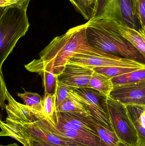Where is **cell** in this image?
I'll return each instance as SVG.
<instances>
[{"mask_svg": "<svg viewBox=\"0 0 145 146\" xmlns=\"http://www.w3.org/2000/svg\"><path fill=\"white\" fill-rule=\"evenodd\" d=\"M110 98L127 106H145V85L133 83L115 86Z\"/></svg>", "mask_w": 145, "mask_h": 146, "instance_id": "cell-6", "label": "cell"}, {"mask_svg": "<svg viewBox=\"0 0 145 146\" xmlns=\"http://www.w3.org/2000/svg\"><path fill=\"white\" fill-rule=\"evenodd\" d=\"M93 69L95 72L102 74L112 79L139 69L122 67H98L93 68Z\"/></svg>", "mask_w": 145, "mask_h": 146, "instance_id": "cell-18", "label": "cell"}, {"mask_svg": "<svg viewBox=\"0 0 145 146\" xmlns=\"http://www.w3.org/2000/svg\"><path fill=\"white\" fill-rule=\"evenodd\" d=\"M75 89V88L68 86L58 80L56 94V107L65 100L70 91Z\"/></svg>", "mask_w": 145, "mask_h": 146, "instance_id": "cell-21", "label": "cell"}, {"mask_svg": "<svg viewBox=\"0 0 145 146\" xmlns=\"http://www.w3.org/2000/svg\"><path fill=\"white\" fill-rule=\"evenodd\" d=\"M138 31L145 38V27L140 28L139 29Z\"/></svg>", "mask_w": 145, "mask_h": 146, "instance_id": "cell-24", "label": "cell"}, {"mask_svg": "<svg viewBox=\"0 0 145 146\" xmlns=\"http://www.w3.org/2000/svg\"><path fill=\"white\" fill-rule=\"evenodd\" d=\"M94 120L99 135L106 145L108 146H128L120 140L114 132Z\"/></svg>", "mask_w": 145, "mask_h": 146, "instance_id": "cell-14", "label": "cell"}, {"mask_svg": "<svg viewBox=\"0 0 145 146\" xmlns=\"http://www.w3.org/2000/svg\"><path fill=\"white\" fill-rule=\"evenodd\" d=\"M87 24L71 28L65 34L54 38L34 59L25 67L29 72L38 74L52 71L58 76L66 65L77 54H94L99 50L89 44L86 35Z\"/></svg>", "mask_w": 145, "mask_h": 146, "instance_id": "cell-1", "label": "cell"}, {"mask_svg": "<svg viewBox=\"0 0 145 146\" xmlns=\"http://www.w3.org/2000/svg\"><path fill=\"white\" fill-rule=\"evenodd\" d=\"M39 74L42 79L45 94H56L58 85V76L52 71H43Z\"/></svg>", "mask_w": 145, "mask_h": 146, "instance_id": "cell-17", "label": "cell"}, {"mask_svg": "<svg viewBox=\"0 0 145 146\" xmlns=\"http://www.w3.org/2000/svg\"><path fill=\"white\" fill-rule=\"evenodd\" d=\"M114 87L112 78L94 72L90 80L88 88L98 91L106 98H110L111 94Z\"/></svg>", "mask_w": 145, "mask_h": 146, "instance_id": "cell-12", "label": "cell"}, {"mask_svg": "<svg viewBox=\"0 0 145 146\" xmlns=\"http://www.w3.org/2000/svg\"><path fill=\"white\" fill-rule=\"evenodd\" d=\"M145 78V68H144L113 77L112 79V80L114 86H115L134 83Z\"/></svg>", "mask_w": 145, "mask_h": 146, "instance_id": "cell-16", "label": "cell"}, {"mask_svg": "<svg viewBox=\"0 0 145 146\" xmlns=\"http://www.w3.org/2000/svg\"><path fill=\"white\" fill-rule=\"evenodd\" d=\"M117 5L120 24L138 31L140 26L135 14L133 0H117Z\"/></svg>", "mask_w": 145, "mask_h": 146, "instance_id": "cell-10", "label": "cell"}, {"mask_svg": "<svg viewBox=\"0 0 145 146\" xmlns=\"http://www.w3.org/2000/svg\"><path fill=\"white\" fill-rule=\"evenodd\" d=\"M144 27H145V26H144Z\"/></svg>", "mask_w": 145, "mask_h": 146, "instance_id": "cell-29", "label": "cell"}, {"mask_svg": "<svg viewBox=\"0 0 145 146\" xmlns=\"http://www.w3.org/2000/svg\"><path fill=\"white\" fill-rule=\"evenodd\" d=\"M30 0H0V7L28 5Z\"/></svg>", "mask_w": 145, "mask_h": 146, "instance_id": "cell-23", "label": "cell"}, {"mask_svg": "<svg viewBox=\"0 0 145 146\" xmlns=\"http://www.w3.org/2000/svg\"><path fill=\"white\" fill-rule=\"evenodd\" d=\"M127 107L138 133L139 140H145V106L129 105Z\"/></svg>", "mask_w": 145, "mask_h": 146, "instance_id": "cell-11", "label": "cell"}, {"mask_svg": "<svg viewBox=\"0 0 145 146\" xmlns=\"http://www.w3.org/2000/svg\"><path fill=\"white\" fill-rule=\"evenodd\" d=\"M99 19L112 20L121 24L117 0H97L93 15L90 20Z\"/></svg>", "mask_w": 145, "mask_h": 146, "instance_id": "cell-9", "label": "cell"}, {"mask_svg": "<svg viewBox=\"0 0 145 146\" xmlns=\"http://www.w3.org/2000/svg\"><path fill=\"white\" fill-rule=\"evenodd\" d=\"M64 136L86 146H108L100 138L88 113L54 112L52 123Z\"/></svg>", "mask_w": 145, "mask_h": 146, "instance_id": "cell-3", "label": "cell"}, {"mask_svg": "<svg viewBox=\"0 0 145 146\" xmlns=\"http://www.w3.org/2000/svg\"><path fill=\"white\" fill-rule=\"evenodd\" d=\"M55 111L90 114L88 104L75 90L70 92L65 100L56 107Z\"/></svg>", "mask_w": 145, "mask_h": 146, "instance_id": "cell-8", "label": "cell"}, {"mask_svg": "<svg viewBox=\"0 0 145 146\" xmlns=\"http://www.w3.org/2000/svg\"><path fill=\"white\" fill-rule=\"evenodd\" d=\"M121 34L127 38L145 58V38L138 31L129 28L116 21Z\"/></svg>", "mask_w": 145, "mask_h": 146, "instance_id": "cell-13", "label": "cell"}, {"mask_svg": "<svg viewBox=\"0 0 145 146\" xmlns=\"http://www.w3.org/2000/svg\"><path fill=\"white\" fill-rule=\"evenodd\" d=\"M75 9L83 18L89 21L93 15L94 8L89 0H70Z\"/></svg>", "mask_w": 145, "mask_h": 146, "instance_id": "cell-19", "label": "cell"}, {"mask_svg": "<svg viewBox=\"0 0 145 146\" xmlns=\"http://www.w3.org/2000/svg\"><path fill=\"white\" fill-rule=\"evenodd\" d=\"M134 83H135V84H141V85H145V78H144V79H142V80H140L139 81L137 82H134Z\"/></svg>", "mask_w": 145, "mask_h": 146, "instance_id": "cell-26", "label": "cell"}, {"mask_svg": "<svg viewBox=\"0 0 145 146\" xmlns=\"http://www.w3.org/2000/svg\"><path fill=\"white\" fill-rule=\"evenodd\" d=\"M94 71L93 68L72 63H67L58 80L75 88L89 87Z\"/></svg>", "mask_w": 145, "mask_h": 146, "instance_id": "cell-7", "label": "cell"}, {"mask_svg": "<svg viewBox=\"0 0 145 146\" xmlns=\"http://www.w3.org/2000/svg\"><path fill=\"white\" fill-rule=\"evenodd\" d=\"M17 95L22 99L24 104L33 110L43 113V98L39 94L25 91L24 93H18Z\"/></svg>", "mask_w": 145, "mask_h": 146, "instance_id": "cell-15", "label": "cell"}, {"mask_svg": "<svg viewBox=\"0 0 145 146\" xmlns=\"http://www.w3.org/2000/svg\"><path fill=\"white\" fill-rule=\"evenodd\" d=\"M89 1H90V3H91V4H92V6L94 8V6H95L96 3H97V0H89Z\"/></svg>", "mask_w": 145, "mask_h": 146, "instance_id": "cell-27", "label": "cell"}, {"mask_svg": "<svg viewBox=\"0 0 145 146\" xmlns=\"http://www.w3.org/2000/svg\"><path fill=\"white\" fill-rule=\"evenodd\" d=\"M86 24L87 39L92 47L110 54L145 64L144 57L121 34L115 21L95 19Z\"/></svg>", "mask_w": 145, "mask_h": 146, "instance_id": "cell-2", "label": "cell"}, {"mask_svg": "<svg viewBox=\"0 0 145 146\" xmlns=\"http://www.w3.org/2000/svg\"><path fill=\"white\" fill-rule=\"evenodd\" d=\"M108 113L117 136L128 146H135L139 141L138 133L127 106L112 98H107Z\"/></svg>", "mask_w": 145, "mask_h": 146, "instance_id": "cell-5", "label": "cell"}, {"mask_svg": "<svg viewBox=\"0 0 145 146\" xmlns=\"http://www.w3.org/2000/svg\"><path fill=\"white\" fill-rule=\"evenodd\" d=\"M0 146H19L16 143H13V144H9V145H1Z\"/></svg>", "mask_w": 145, "mask_h": 146, "instance_id": "cell-28", "label": "cell"}, {"mask_svg": "<svg viewBox=\"0 0 145 146\" xmlns=\"http://www.w3.org/2000/svg\"><path fill=\"white\" fill-rule=\"evenodd\" d=\"M56 95L45 94L43 98V114L52 123V116L56 107Z\"/></svg>", "mask_w": 145, "mask_h": 146, "instance_id": "cell-20", "label": "cell"}, {"mask_svg": "<svg viewBox=\"0 0 145 146\" xmlns=\"http://www.w3.org/2000/svg\"><path fill=\"white\" fill-rule=\"evenodd\" d=\"M135 146H145V140H139L137 145Z\"/></svg>", "mask_w": 145, "mask_h": 146, "instance_id": "cell-25", "label": "cell"}, {"mask_svg": "<svg viewBox=\"0 0 145 146\" xmlns=\"http://www.w3.org/2000/svg\"><path fill=\"white\" fill-rule=\"evenodd\" d=\"M28 5L1 8L0 67L12 53L20 38L30 26L27 15Z\"/></svg>", "mask_w": 145, "mask_h": 146, "instance_id": "cell-4", "label": "cell"}, {"mask_svg": "<svg viewBox=\"0 0 145 146\" xmlns=\"http://www.w3.org/2000/svg\"><path fill=\"white\" fill-rule=\"evenodd\" d=\"M136 16L141 27L145 26V0H133Z\"/></svg>", "mask_w": 145, "mask_h": 146, "instance_id": "cell-22", "label": "cell"}]
</instances>
